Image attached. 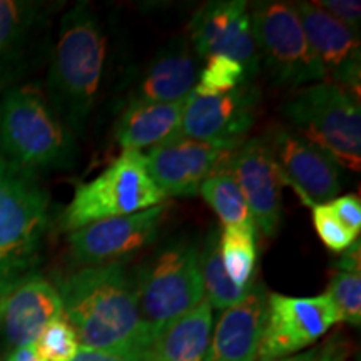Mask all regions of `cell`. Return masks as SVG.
Returning a JSON list of instances; mask_svg holds the SVG:
<instances>
[{
    "label": "cell",
    "mask_w": 361,
    "mask_h": 361,
    "mask_svg": "<svg viewBox=\"0 0 361 361\" xmlns=\"http://www.w3.org/2000/svg\"><path fill=\"white\" fill-rule=\"evenodd\" d=\"M56 288L64 318L80 346L149 361L152 343L126 263L74 269L59 279Z\"/></svg>",
    "instance_id": "1"
},
{
    "label": "cell",
    "mask_w": 361,
    "mask_h": 361,
    "mask_svg": "<svg viewBox=\"0 0 361 361\" xmlns=\"http://www.w3.org/2000/svg\"><path fill=\"white\" fill-rule=\"evenodd\" d=\"M107 39L87 2L64 13L49 67L45 99L74 135H82L101 96Z\"/></svg>",
    "instance_id": "2"
},
{
    "label": "cell",
    "mask_w": 361,
    "mask_h": 361,
    "mask_svg": "<svg viewBox=\"0 0 361 361\" xmlns=\"http://www.w3.org/2000/svg\"><path fill=\"white\" fill-rule=\"evenodd\" d=\"M0 157L40 179L78 164L75 135L35 85L8 87L0 97Z\"/></svg>",
    "instance_id": "3"
},
{
    "label": "cell",
    "mask_w": 361,
    "mask_h": 361,
    "mask_svg": "<svg viewBox=\"0 0 361 361\" xmlns=\"http://www.w3.org/2000/svg\"><path fill=\"white\" fill-rule=\"evenodd\" d=\"M51 228L42 179L0 157V296L39 274Z\"/></svg>",
    "instance_id": "4"
},
{
    "label": "cell",
    "mask_w": 361,
    "mask_h": 361,
    "mask_svg": "<svg viewBox=\"0 0 361 361\" xmlns=\"http://www.w3.org/2000/svg\"><path fill=\"white\" fill-rule=\"evenodd\" d=\"M139 313L152 346L166 329L204 301L200 245L169 239L133 273Z\"/></svg>",
    "instance_id": "5"
},
{
    "label": "cell",
    "mask_w": 361,
    "mask_h": 361,
    "mask_svg": "<svg viewBox=\"0 0 361 361\" xmlns=\"http://www.w3.org/2000/svg\"><path fill=\"white\" fill-rule=\"evenodd\" d=\"M283 116L301 134L348 169L361 166L360 101L331 82H316L296 90L281 107Z\"/></svg>",
    "instance_id": "6"
},
{
    "label": "cell",
    "mask_w": 361,
    "mask_h": 361,
    "mask_svg": "<svg viewBox=\"0 0 361 361\" xmlns=\"http://www.w3.org/2000/svg\"><path fill=\"white\" fill-rule=\"evenodd\" d=\"M162 201L164 196L149 178L141 152L124 151L101 174L78 186L59 223L72 233L96 221L141 213Z\"/></svg>",
    "instance_id": "7"
},
{
    "label": "cell",
    "mask_w": 361,
    "mask_h": 361,
    "mask_svg": "<svg viewBox=\"0 0 361 361\" xmlns=\"http://www.w3.org/2000/svg\"><path fill=\"white\" fill-rule=\"evenodd\" d=\"M250 13L259 64L273 82L300 87L326 80L293 4L263 0L252 4Z\"/></svg>",
    "instance_id": "8"
},
{
    "label": "cell",
    "mask_w": 361,
    "mask_h": 361,
    "mask_svg": "<svg viewBox=\"0 0 361 361\" xmlns=\"http://www.w3.org/2000/svg\"><path fill=\"white\" fill-rule=\"evenodd\" d=\"M338 323L340 316L326 293L311 298L268 295L258 358L276 360L303 353Z\"/></svg>",
    "instance_id": "9"
},
{
    "label": "cell",
    "mask_w": 361,
    "mask_h": 361,
    "mask_svg": "<svg viewBox=\"0 0 361 361\" xmlns=\"http://www.w3.org/2000/svg\"><path fill=\"white\" fill-rule=\"evenodd\" d=\"M166 206L141 213L96 221L69 233V258L74 269L124 263L151 245L159 234Z\"/></svg>",
    "instance_id": "10"
},
{
    "label": "cell",
    "mask_w": 361,
    "mask_h": 361,
    "mask_svg": "<svg viewBox=\"0 0 361 361\" xmlns=\"http://www.w3.org/2000/svg\"><path fill=\"white\" fill-rule=\"evenodd\" d=\"M283 183L293 188L306 206L326 204L341 192V166L328 152L291 128L274 126L264 135Z\"/></svg>",
    "instance_id": "11"
},
{
    "label": "cell",
    "mask_w": 361,
    "mask_h": 361,
    "mask_svg": "<svg viewBox=\"0 0 361 361\" xmlns=\"http://www.w3.org/2000/svg\"><path fill=\"white\" fill-rule=\"evenodd\" d=\"M259 96V89L252 82L216 96H200L192 90L184 102L180 135L236 149L246 141L255 124Z\"/></svg>",
    "instance_id": "12"
},
{
    "label": "cell",
    "mask_w": 361,
    "mask_h": 361,
    "mask_svg": "<svg viewBox=\"0 0 361 361\" xmlns=\"http://www.w3.org/2000/svg\"><path fill=\"white\" fill-rule=\"evenodd\" d=\"M189 44L200 59L224 56L245 67L251 80L261 64L252 35L251 13L245 0L207 2L189 24Z\"/></svg>",
    "instance_id": "13"
},
{
    "label": "cell",
    "mask_w": 361,
    "mask_h": 361,
    "mask_svg": "<svg viewBox=\"0 0 361 361\" xmlns=\"http://www.w3.org/2000/svg\"><path fill=\"white\" fill-rule=\"evenodd\" d=\"M234 149L176 135L149 149L144 157L146 171L162 196L189 197L216 171L224 168Z\"/></svg>",
    "instance_id": "14"
},
{
    "label": "cell",
    "mask_w": 361,
    "mask_h": 361,
    "mask_svg": "<svg viewBox=\"0 0 361 361\" xmlns=\"http://www.w3.org/2000/svg\"><path fill=\"white\" fill-rule=\"evenodd\" d=\"M245 197L256 229L264 236H276L283 219V180L263 137L246 139L226 162Z\"/></svg>",
    "instance_id": "15"
},
{
    "label": "cell",
    "mask_w": 361,
    "mask_h": 361,
    "mask_svg": "<svg viewBox=\"0 0 361 361\" xmlns=\"http://www.w3.org/2000/svg\"><path fill=\"white\" fill-rule=\"evenodd\" d=\"M306 37L323 66L326 82L340 85L360 99V34L341 24L314 2L293 4Z\"/></svg>",
    "instance_id": "16"
},
{
    "label": "cell",
    "mask_w": 361,
    "mask_h": 361,
    "mask_svg": "<svg viewBox=\"0 0 361 361\" xmlns=\"http://www.w3.org/2000/svg\"><path fill=\"white\" fill-rule=\"evenodd\" d=\"M64 316L56 284L35 274L0 296V353L35 345L49 323Z\"/></svg>",
    "instance_id": "17"
},
{
    "label": "cell",
    "mask_w": 361,
    "mask_h": 361,
    "mask_svg": "<svg viewBox=\"0 0 361 361\" xmlns=\"http://www.w3.org/2000/svg\"><path fill=\"white\" fill-rule=\"evenodd\" d=\"M201 59L188 37H174L152 57L149 66L130 84L124 107L133 104L184 102L196 87Z\"/></svg>",
    "instance_id": "18"
},
{
    "label": "cell",
    "mask_w": 361,
    "mask_h": 361,
    "mask_svg": "<svg viewBox=\"0 0 361 361\" xmlns=\"http://www.w3.org/2000/svg\"><path fill=\"white\" fill-rule=\"evenodd\" d=\"M268 293L252 284L241 303L223 311L211 331L204 361H256L263 335Z\"/></svg>",
    "instance_id": "19"
},
{
    "label": "cell",
    "mask_w": 361,
    "mask_h": 361,
    "mask_svg": "<svg viewBox=\"0 0 361 361\" xmlns=\"http://www.w3.org/2000/svg\"><path fill=\"white\" fill-rule=\"evenodd\" d=\"M51 7L30 0H0V89L20 78L51 22Z\"/></svg>",
    "instance_id": "20"
},
{
    "label": "cell",
    "mask_w": 361,
    "mask_h": 361,
    "mask_svg": "<svg viewBox=\"0 0 361 361\" xmlns=\"http://www.w3.org/2000/svg\"><path fill=\"white\" fill-rule=\"evenodd\" d=\"M184 102L126 106L114 126L116 142L123 152H141L176 137L180 134Z\"/></svg>",
    "instance_id": "21"
},
{
    "label": "cell",
    "mask_w": 361,
    "mask_h": 361,
    "mask_svg": "<svg viewBox=\"0 0 361 361\" xmlns=\"http://www.w3.org/2000/svg\"><path fill=\"white\" fill-rule=\"evenodd\" d=\"M213 331V310L204 300L166 329L149 361H204Z\"/></svg>",
    "instance_id": "22"
},
{
    "label": "cell",
    "mask_w": 361,
    "mask_h": 361,
    "mask_svg": "<svg viewBox=\"0 0 361 361\" xmlns=\"http://www.w3.org/2000/svg\"><path fill=\"white\" fill-rule=\"evenodd\" d=\"M219 229L211 228L200 247V263L202 283H204V300L211 310L226 311L241 303L250 295L251 288H239L226 274L219 252ZM256 283V281H255Z\"/></svg>",
    "instance_id": "23"
},
{
    "label": "cell",
    "mask_w": 361,
    "mask_h": 361,
    "mask_svg": "<svg viewBox=\"0 0 361 361\" xmlns=\"http://www.w3.org/2000/svg\"><path fill=\"white\" fill-rule=\"evenodd\" d=\"M219 252L229 279L239 288H251L258 261V231L223 226L219 229Z\"/></svg>",
    "instance_id": "24"
},
{
    "label": "cell",
    "mask_w": 361,
    "mask_h": 361,
    "mask_svg": "<svg viewBox=\"0 0 361 361\" xmlns=\"http://www.w3.org/2000/svg\"><path fill=\"white\" fill-rule=\"evenodd\" d=\"M200 194L204 197L207 204L213 207L223 226H234V228L258 231L250 213V207H247L245 197L239 191L238 183L234 180L233 174L226 169V166L211 174L201 184Z\"/></svg>",
    "instance_id": "25"
},
{
    "label": "cell",
    "mask_w": 361,
    "mask_h": 361,
    "mask_svg": "<svg viewBox=\"0 0 361 361\" xmlns=\"http://www.w3.org/2000/svg\"><path fill=\"white\" fill-rule=\"evenodd\" d=\"M247 82L252 80L239 62L224 56H213L206 59V66L200 72L194 92L200 96H216Z\"/></svg>",
    "instance_id": "26"
},
{
    "label": "cell",
    "mask_w": 361,
    "mask_h": 361,
    "mask_svg": "<svg viewBox=\"0 0 361 361\" xmlns=\"http://www.w3.org/2000/svg\"><path fill=\"white\" fill-rule=\"evenodd\" d=\"M326 296L335 306L340 322L361 324V273L336 271L328 284Z\"/></svg>",
    "instance_id": "27"
},
{
    "label": "cell",
    "mask_w": 361,
    "mask_h": 361,
    "mask_svg": "<svg viewBox=\"0 0 361 361\" xmlns=\"http://www.w3.org/2000/svg\"><path fill=\"white\" fill-rule=\"evenodd\" d=\"M79 346L78 335L64 316L49 323L35 341V348L44 361H69L78 353Z\"/></svg>",
    "instance_id": "28"
},
{
    "label": "cell",
    "mask_w": 361,
    "mask_h": 361,
    "mask_svg": "<svg viewBox=\"0 0 361 361\" xmlns=\"http://www.w3.org/2000/svg\"><path fill=\"white\" fill-rule=\"evenodd\" d=\"M313 213V224L318 236L326 245L329 250L335 252H343L353 245L358 239L356 234L350 231L346 226H343L340 221L335 218L328 204H314L311 206Z\"/></svg>",
    "instance_id": "29"
},
{
    "label": "cell",
    "mask_w": 361,
    "mask_h": 361,
    "mask_svg": "<svg viewBox=\"0 0 361 361\" xmlns=\"http://www.w3.org/2000/svg\"><path fill=\"white\" fill-rule=\"evenodd\" d=\"M335 218L351 233L358 236L361 231V201L355 194L338 196L333 201L326 202Z\"/></svg>",
    "instance_id": "30"
},
{
    "label": "cell",
    "mask_w": 361,
    "mask_h": 361,
    "mask_svg": "<svg viewBox=\"0 0 361 361\" xmlns=\"http://www.w3.org/2000/svg\"><path fill=\"white\" fill-rule=\"evenodd\" d=\"M316 6L322 7L324 12L335 17L341 24L350 27L356 34H360L361 25V4L358 0H318Z\"/></svg>",
    "instance_id": "31"
},
{
    "label": "cell",
    "mask_w": 361,
    "mask_h": 361,
    "mask_svg": "<svg viewBox=\"0 0 361 361\" xmlns=\"http://www.w3.org/2000/svg\"><path fill=\"white\" fill-rule=\"evenodd\" d=\"M348 353V341H346V338L341 333H336V335H333L319 346L313 361H346Z\"/></svg>",
    "instance_id": "32"
},
{
    "label": "cell",
    "mask_w": 361,
    "mask_h": 361,
    "mask_svg": "<svg viewBox=\"0 0 361 361\" xmlns=\"http://www.w3.org/2000/svg\"><path fill=\"white\" fill-rule=\"evenodd\" d=\"M69 361H139L130 356L112 353V351H104V350H94V348H85V346H79L78 353Z\"/></svg>",
    "instance_id": "33"
},
{
    "label": "cell",
    "mask_w": 361,
    "mask_h": 361,
    "mask_svg": "<svg viewBox=\"0 0 361 361\" xmlns=\"http://www.w3.org/2000/svg\"><path fill=\"white\" fill-rule=\"evenodd\" d=\"M361 245H360V239L351 245L348 250L341 252V259L336 263L338 271H356V273H361Z\"/></svg>",
    "instance_id": "34"
},
{
    "label": "cell",
    "mask_w": 361,
    "mask_h": 361,
    "mask_svg": "<svg viewBox=\"0 0 361 361\" xmlns=\"http://www.w3.org/2000/svg\"><path fill=\"white\" fill-rule=\"evenodd\" d=\"M6 361H44V360L42 356L39 355L35 345H27L11 351V353L6 356Z\"/></svg>",
    "instance_id": "35"
},
{
    "label": "cell",
    "mask_w": 361,
    "mask_h": 361,
    "mask_svg": "<svg viewBox=\"0 0 361 361\" xmlns=\"http://www.w3.org/2000/svg\"><path fill=\"white\" fill-rule=\"evenodd\" d=\"M318 348L303 351V353H298L293 356H286V358H276V360H259V361H313Z\"/></svg>",
    "instance_id": "36"
}]
</instances>
